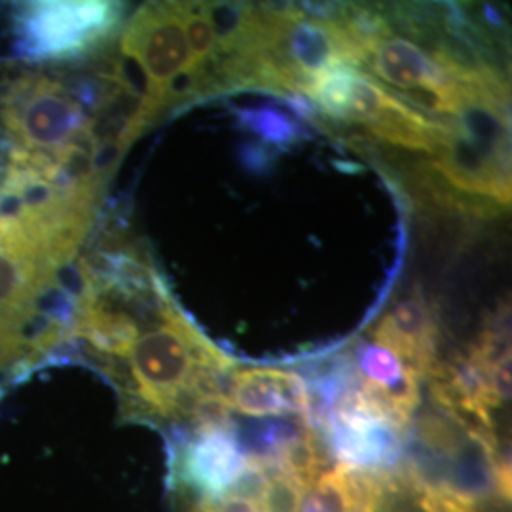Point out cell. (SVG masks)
I'll return each mask as SVG.
<instances>
[{"instance_id":"7","label":"cell","mask_w":512,"mask_h":512,"mask_svg":"<svg viewBox=\"0 0 512 512\" xmlns=\"http://www.w3.org/2000/svg\"><path fill=\"white\" fill-rule=\"evenodd\" d=\"M238 120L243 128L253 131L262 139V145H272L283 150L293 148V145L308 135L306 128L294 120L293 114L275 105L241 109Z\"/></svg>"},{"instance_id":"3","label":"cell","mask_w":512,"mask_h":512,"mask_svg":"<svg viewBox=\"0 0 512 512\" xmlns=\"http://www.w3.org/2000/svg\"><path fill=\"white\" fill-rule=\"evenodd\" d=\"M308 482L283 461H249L239 442L238 461L217 482L169 494L175 512H300Z\"/></svg>"},{"instance_id":"6","label":"cell","mask_w":512,"mask_h":512,"mask_svg":"<svg viewBox=\"0 0 512 512\" xmlns=\"http://www.w3.org/2000/svg\"><path fill=\"white\" fill-rule=\"evenodd\" d=\"M505 505V503H497ZM488 497L465 492L454 480L433 478L412 459L399 469L384 512H503Z\"/></svg>"},{"instance_id":"4","label":"cell","mask_w":512,"mask_h":512,"mask_svg":"<svg viewBox=\"0 0 512 512\" xmlns=\"http://www.w3.org/2000/svg\"><path fill=\"white\" fill-rule=\"evenodd\" d=\"M228 408L243 418L310 416L311 391L306 376L274 366H238L224 385Z\"/></svg>"},{"instance_id":"2","label":"cell","mask_w":512,"mask_h":512,"mask_svg":"<svg viewBox=\"0 0 512 512\" xmlns=\"http://www.w3.org/2000/svg\"><path fill=\"white\" fill-rule=\"evenodd\" d=\"M14 57L73 63L105 52L126 23L120 2H14L6 10Z\"/></svg>"},{"instance_id":"5","label":"cell","mask_w":512,"mask_h":512,"mask_svg":"<svg viewBox=\"0 0 512 512\" xmlns=\"http://www.w3.org/2000/svg\"><path fill=\"white\" fill-rule=\"evenodd\" d=\"M370 342L393 353L425 382L440 359V330L427 298L416 294L401 300L370 329Z\"/></svg>"},{"instance_id":"1","label":"cell","mask_w":512,"mask_h":512,"mask_svg":"<svg viewBox=\"0 0 512 512\" xmlns=\"http://www.w3.org/2000/svg\"><path fill=\"white\" fill-rule=\"evenodd\" d=\"M69 363L109 382L122 421L167 437L222 397L236 365L184 315L145 243L114 224L78 260Z\"/></svg>"}]
</instances>
